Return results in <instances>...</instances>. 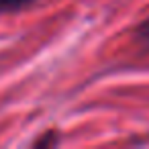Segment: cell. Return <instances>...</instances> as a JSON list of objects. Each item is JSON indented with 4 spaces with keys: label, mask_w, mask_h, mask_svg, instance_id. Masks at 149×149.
Masks as SVG:
<instances>
[{
    "label": "cell",
    "mask_w": 149,
    "mask_h": 149,
    "mask_svg": "<svg viewBox=\"0 0 149 149\" xmlns=\"http://www.w3.org/2000/svg\"><path fill=\"white\" fill-rule=\"evenodd\" d=\"M29 2H31V0H0V13H2V10H15V8L25 6Z\"/></svg>",
    "instance_id": "cell-1"
},
{
    "label": "cell",
    "mask_w": 149,
    "mask_h": 149,
    "mask_svg": "<svg viewBox=\"0 0 149 149\" xmlns=\"http://www.w3.org/2000/svg\"><path fill=\"white\" fill-rule=\"evenodd\" d=\"M139 39H143L145 43H149V23L139 27Z\"/></svg>",
    "instance_id": "cell-2"
}]
</instances>
